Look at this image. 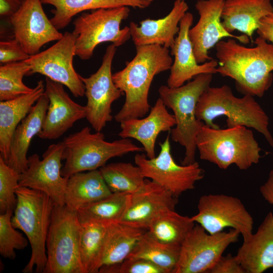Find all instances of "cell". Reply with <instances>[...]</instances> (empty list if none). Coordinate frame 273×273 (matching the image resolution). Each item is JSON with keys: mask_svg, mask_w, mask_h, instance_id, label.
Segmentation results:
<instances>
[{"mask_svg": "<svg viewBox=\"0 0 273 273\" xmlns=\"http://www.w3.org/2000/svg\"><path fill=\"white\" fill-rule=\"evenodd\" d=\"M248 48L230 38L215 46L217 73L233 79L237 89L245 95L262 97L273 81V46L257 37Z\"/></svg>", "mask_w": 273, "mask_h": 273, "instance_id": "6da1fadb", "label": "cell"}, {"mask_svg": "<svg viewBox=\"0 0 273 273\" xmlns=\"http://www.w3.org/2000/svg\"><path fill=\"white\" fill-rule=\"evenodd\" d=\"M136 55L122 70L112 74L113 80L125 101L114 116L116 121L144 117L151 106L148 101L154 77L170 69L172 59L168 49L159 44L136 46Z\"/></svg>", "mask_w": 273, "mask_h": 273, "instance_id": "7a4b0ae2", "label": "cell"}, {"mask_svg": "<svg viewBox=\"0 0 273 273\" xmlns=\"http://www.w3.org/2000/svg\"><path fill=\"white\" fill-rule=\"evenodd\" d=\"M196 116L208 126L217 129L213 122L218 117L225 116L226 126H245L261 133L273 147V137L269 129V118L253 96L245 95L235 97L228 85L209 87L201 96L197 104Z\"/></svg>", "mask_w": 273, "mask_h": 273, "instance_id": "3957f363", "label": "cell"}, {"mask_svg": "<svg viewBox=\"0 0 273 273\" xmlns=\"http://www.w3.org/2000/svg\"><path fill=\"white\" fill-rule=\"evenodd\" d=\"M17 201L12 224L22 231L31 248V256L22 271L43 273L47 262L46 241L54 203L46 193L25 187L15 189Z\"/></svg>", "mask_w": 273, "mask_h": 273, "instance_id": "277c9868", "label": "cell"}, {"mask_svg": "<svg viewBox=\"0 0 273 273\" xmlns=\"http://www.w3.org/2000/svg\"><path fill=\"white\" fill-rule=\"evenodd\" d=\"M196 143L200 158L221 169L235 164L240 170H247L261 157V148L252 131L245 126L215 129L205 124Z\"/></svg>", "mask_w": 273, "mask_h": 273, "instance_id": "5b68a950", "label": "cell"}, {"mask_svg": "<svg viewBox=\"0 0 273 273\" xmlns=\"http://www.w3.org/2000/svg\"><path fill=\"white\" fill-rule=\"evenodd\" d=\"M212 77L213 74L202 73L180 86L162 85L159 88L160 98L174 113L176 124L171 129V139L185 148L181 165L196 161V137L205 125L196 117V106L202 94L210 86Z\"/></svg>", "mask_w": 273, "mask_h": 273, "instance_id": "8992f818", "label": "cell"}, {"mask_svg": "<svg viewBox=\"0 0 273 273\" xmlns=\"http://www.w3.org/2000/svg\"><path fill=\"white\" fill-rule=\"evenodd\" d=\"M62 142V159L65 162L61 174L68 178L78 172L99 169L111 158L144 151L127 138L107 142L103 133H92L88 126L69 134Z\"/></svg>", "mask_w": 273, "mask_h": 273, "instance_id": "52a82bcc", "label": "cell"}, {"mask_svg": "<svg viewBox=\"0 0 273 273\" xmlns=\"http://www.w3.org/2000/svg\"><path fill=\"white\" fill-rule=\"evenodd\" d=\"M81 223L77 211L54 205L46 241L43 273H84L79 255Z\"/></svg>", "mask_w": 273, "mask_h": 273, "instance_id": "ba28073f", "label": "cell"}, {"mask_svg": "<svg viewBox=\"0 0 273 273\" xmlns=\"http://www.w3.org/2000/svg\"><path fill=\"white\" fill-rule=\"evenodd\" d=\"M129 12L128 7L122 6L99 9L78 16L73 23L76 56L88 60L99 44L111 42L118 47L125 43L131 37L130 28L121 29L120 25Z\"/></svg>", "mask_w": 273, "mask_h": 273, "instance_id": "9c48e42d", "label": "cell"}, {"mask_svg": "<svg viewBox=\"0 0 273 273\" xmlns=\"http://www.w3.org/2000/svg\"><path fill=\"white\" fill-rule=\"evenodd\" d=\"M234 229L211 234L195 225L182 243L173 273H208L228 246L239 240Z\"/></svg>", "mask_w": 273, "mask_h": 273, "instance_id": "30bf717a", "label": "cell"}, {"mask_svg": "<svg viewBox=\"0 0 273 273\" xmlns=\"http://www.w3.org/2000/svg\"><path fill=\"white\" fill-rule=\"evenodd\" d=\"M160 151L157 157L148 158L145 154H136L134 162L143 176L157 183L178 198L184 192L193 190L197 181L204 175L203 170L195 161L189 165H178L170 151L169 134L159 143Z\"/></svg>", "mask_w": 273, "mask_h": 273, "instance_id": "8fae6325", "label": "cell"}, {"mask_svg": "<svg viewBox=\"0 0 273 273\" xmlns=\"http://www.w3.org/2000/svg\"><path fill=\"white\" fill-rule=\"evenodd\" d=\"M76 38L73 32L66 31L51 47L30 56L25 60L30 68L28 75L42 74L66 86L75 97L85 95L84 84L73 65Z\"/></svg>", "mask_w": 273, "mask_h": 273, "instance_id": "7c38bea8", "label": "cell"}, {"mask_svg": "<svg viewBox=\"0 0 273 273\" xmlns=\"http://www.w3.org/2000/svg\"><path fill=\"white\" fill-rule=\"evenodd\" d=\"M197 208V214L191 218L209 234L230 228L238 231L243 240L253 234V217L238 198L224 194L204 195L200 198Z\"/></svg>", "mask_w": 273, "mask_h": 273, "instance_id": "4fadbf2b", "label": "cell"}, {"mask_svg": "<svg viewBox=\"0 0 273 273\" xmlns=\"http://www.w3.org/2000/svg\"><path fill=\"white\" fill-rule=\"evenodd\" d=\"M116 52V47L110 44L98 70L88 77L80 75L87 99L85 118L96 131H101L112 121V104L123 94L112 79V64Z\"/></svg>", "mask_w": 273, "mask_h": 273, "instance_id": "5bb4252c", "label": "cell"}, {"mask_svg": "<svg viewBox=\"0 0 273 273\" xmlns=\"http://www.w3.org/2000/svg\"><path fill=\"white\" fill-rule=\"evenodd\" d=\"M63 149L62 141L49 146L42 160L36 154L28 157V168L20 174L19 186L41 191L51 198L55 205H64L68 178L61 174Z\"/></svg>", "mask_w": 273, "mask_h": 273, "instance_id": "9a60e30c", "label": "cell"}, {"mask_svg": "<svg viewBox=\"0 0 273 273\" xmlns=\"http://www.w3.org/2000/svg\"><path fill=\"white\" fill-rule=\"evenodd\" d=\"M42 4L40 0H24L19 10L9 18L14 38L30 56L63 35L48 18Z\"/></svg>", "mask_w": 273, "mask_h": 273, "instance_id": "2e32d148", "label": "cell"}, {"mask_svg": "<svg viewBox=\"0 0 273 273\" xmlns=\"http://www.w3.org/2000/svg\"><path fill=\"white\" fill-rule=\"evenodd\" d=\"M224 2L225 0H198L195 5L199 19L189 29V36L199 64L213 59L209 56L208 51L223 38L236 39L243 44L250 42L247 35L233 34L222 25L221 16Z\"/></svg>", "mask_w": 273, "mask_h": 273, "instance_id": "e0dca14e", "label": "cell"}, {"mask_svg": "<svg viewBox=\"0 0 273 273\" xmlns=\"http://www.w3.org/2000/svg\"><path fill=\"white\" fill-rule=\"evenodd\" d=\"M44 93L49 104L41 129L37 136L44 140L61 136L74 123L86 117L85 106L73 101L63 85L46 77Z\"/></svg>", "mask_w": 273, "mask_h": 273, "instance_id": "ac0fdd59", "label": "cell"}, {"mask_svg": "<svg viewBox=\"0 0 273 273\" xmlns=\"http://www.w3.org/2000/svg\"><path fill=\"white\" fill-rule=\"evenodd\" d=\"M177 197L157 183L146 179L143 187L130 194L119 222L147 230L151 221L161 212L174 210Z\"/></svg>", "mask_w": 273, "mask_h": 273, "instance_id": "d6986e66", "label": "cell"}, {"mask_svg": "<svg viewBox=\"0 0 273 273\" xmlns=\"http://www.w3.org/2000/svg\"><path fill=\"white\" fill-rule=\"evenodd\" d=\"M193 20L192 13L187 12L185 14L179 22V30L174 45L170 49V55L174 57V60L167 82V86L170 87L180 86L200 74L217 73L218 65L217 60L212 59L199 64L196 59L189 36V30Z\"/></svg>", "mask_w": 273, "mask_h": 273, "instance_id": "ffe728a7", "label": "cell"}, {"mask_svg": "<svg viewBox=\"0 0 273 273\" xmlns=\"http://www.w3.org/2000/svg\"><path fill=\"white\" fill-rule=\"evenodd\" d=\"M166 108L159 98L147 117L120 122L121 131L118 135L121 138L137 140L142 145L148 158L155 157V146L159 134L171 130L176 124L174 115L170 114Z\"/></svg>", "mask_w": 273, "mask_h": 273, "instance_id": "44dd1931", "label": "cell"}, {"mask_svg": "<svg viewBox=\"0 0 273 273\" xmlns=\"http://www.w3.org/2000/svg\"><path fill=\"white\" fill-rule=\"evenodd\" d=\"M188 8L185 0H175L171 11L162 18L146 19L140 25L131 22L130 33L135 47L159 44L171 49L179 30L178 24Z\"/></svg>", "mask_w": 273, "mask_h": 273, "instance_id": "7402d4cb", "label": "cell"}, {"mask_svg": "<svg viewBox=\"0 0 273 273\" xmlns=\"http://www.w3.org/2000/svg\"><path fill=\"white\" fill-rule=\"evenodd\" d=\"M246 273H262L273 269V213L269 212L243 243L235 255Z\"/></svg>", "mask_w": 273, "mask_h": 273, "instance_id": "603a6c76", "label": "cell"}, {"mask_svg": "<svg viewBox=\"0 0 273 273\" xmlns=\"http://www.w3.org/2000/svg\"><path fill=\"white\" fill-rule=\"evenodd\" d=\"M49 104V99L44 93L13 133L7 164L20 174L28 168V150L33 138L41 129Z\"/></svg>", "mask_w": 273, "mask_h": 273, "instance_id": "cb8c5ba5", "label": "cell"}, {"mask_svg": "<svg viewBox=\"0 0 273 273\" xmlns=\"http://www.w3.org/2000/svg\"><path fill=\"white\" fill-rule=\"evenodd\" d=\"M273 14L271 0H225L221 23L230 33L237 30L252 40L260 19Z\"/></svg>", "mask_w": 273, "mask_h": 273, "instance_id": "d4e9b609", "label": "cell"}, {"mask_svg": "<svg viewBox=\"0 0 273 273\" xmlns=\"http://www.w3.org/2000/svg\"><path fill=\"white\" fill-rule=\"evenodd\" d=\"M45 87L40 80L30 93L0 102V156L7 163L13 133L32 106L43 94Z\"/></svg>", "mask_w": 273, "mask_h": 273, "instance_id": "484cf974", "label": "cell"}, {"mask_svg": "<svg viewBox=\"0 0 273 273\" xmlns=\"http://www.w3.org/2000/svg\"><path fill=\"white\" fill-rule=\"evenodd\" d=\"M145 230L119 221L108 223L99 271L101 267L119 264L127 258Z\"/></svg>", "mask_w": 273, "mask_h": 273, "instance_id": "4316f807", "label": "cell"}, {"mask_svg": "<svg viewBox=\"0 0 273 273\" xmlns=\"http://www.w3.org/2000/svg\"><path fill=\"white\" fill-rule=\"evenodd\" d=\"M111 191L99 169L71 175L65 194V204L77 211L80 208L110 195Z\"/></svg>", "mask_w": 273, "mask_h": 273, "instance_id": "83f0119b", "label": "cell"}, {"mask_svg": "<svg viewBox=\"0 0 273 273\" xmlns=\"http://www.w3.org/2000/svg\"><path fill=\"white\" fill-rule=\"evenodd\" d=\"M44 4L55 7L52 11L54 16L50 19L54 26L60 30L70 23L77 14L86 10L119 7H132L144 9L149 7L153 0H40Z\"/></svg>", "mask_w": 273, "mask_h": 273, "instance_id": "f1b7e54d", "label": "cell"}, {"mask_svg": "<svg viewBox=\"0 0 273 273\" xmlns=\"http://www.w3.org/2000/svg\"><path fill=\"white\" fill-rule=\"evenodd\" d=\"M191 217L181 215L174 210H167L156 216L150 223L147 232L162 243L181 245L195 226Z\"/></svg>", "mask_w": 273, "mask_h": 273, "instance_id": "f546056e", "label": "cell"}, {"mask_svg": "<svg viewBox=\"0 0 273 273\" xmlns=\"http://www.w3.org/2000/svg\"><path fill=\"white\" fill-rule=\"evenodd\" d=\"M80 223L79 255L82 266L84 273H98L108 223L97 220Z\"/></svg>", "mask_w": 273, "mask_h": 273, "instance_id": "4dcf8cb0", "label": "cell"}, {"mask_svg": "<svg viewBox=\"0 0 273 273\" xmlns=\"http://www.w3.org/2000/svg\"><path fill=\"white\" fill-rule=\"evenodd\" d=\"M180 247L181 245L160 242L146 231L128 257L146 259L163 269L166 273H173L179 260Z\"/></svg>", "mask_w": 273, "mask_h": 273, "instance_id": "1f68e13d", "label": "cell"}, {"mask_svg": "<svg viewBox=\"0 0 273 273\" xmlns=\"http://www.w3.org/2000/svg\"><path fill=\"white\" fill-rule=\"evenodd\" d=\"M99 170L112 193L131 194L140 190L145 183L146 178L140 168L130 163H112Z\"/></svg>", "mask_w": 273, "mask_h": 273, "instance_id": "d6a6232c", "label": "cell"}, {"mask_svg": "<svg viewBox=\"0 0 273 273\" xmlns=\"http://www.w3.org/2000/svg\"><path fill=\"white\" fill-rule=\"evenodd\" d=\"M129 195L125 193H112L106 197L80 208L77 211L80 221H119L126 209Z\"/></svg>", "mask_w": 273, "mask_h": 273, "instance_id": "836d02e7", "label": "cell"}, {"mask_svg": "<svg viewBox=\"0 0 273 273\" xmlns=\"http://www.w3.org/2000/svg\"><path fill=\"white\" fill-rule=\"evenodd\" d=\"M29 65L25 61L3 64L0 66V101L12 100L31 93L34 88L23 82L24 76L28 75Z\"/></svg>", "mask_w": 273, "mask_h": 273, "instance_id": "e575fe53", "label": "cell"}, {"mask_svg": "<svg viewBox=\"0 0 273 273\" xmlns=\"http://www.w3.org/2000/svg\"><path fill=\"white\" fill-rule=\"evenodd\" d=\"M13 211L8 210L0 215V254L5 258H16L15 250H22L28 245V240L12 224Z\"/></svg>", "mask_w": 273, "mask_h": 273, "instance_id": "d590c367", "label": "cell"}, {"mask_svg": "<svg viewBox=\"0 0 273 273\" xmlns=\"http://www.w3.org/2000/svg\"><path fill=\"white\" fill-rule=\"evenodd\" d=\"M20 176L0 156V214L9 210L14 211L17 201L15 189L19 186Z\"/></svg>", "mask_w": 273, "mask_h": 273, "instance_id": "8d00e7d4", "label": "cell"}, {"mask_svg": "<svg viewBox=\"0 0 273 273\" xmlns=\"http://www.w3.org/2000/svg\"><path fill=\"white\" fill-rule=\"evenodd\" d=\"M102 273H166L165 270L152 262L141 258L128 257L121 263L101 267Z\"/></svg>", "mask_w": 273, "mask_h": 273, "instance_id": "74e56055", "label": "cell"}, {"mask_svg": "<svg viewBox=\"0 0 273 273\" xmlns=\"http://www.w3.org/2000/svg\"><path fill=\"white\" fill-rule=\"evenodd\" d=\"M30 56L14 38L0 42V63L2 65L23 61Z\"/></svg>", "mask_w": 273, "mask_h": 273, "instance_id": "f35d334b", "label": "cell"}, {"mask_svg": "<svg viewBox=\"0 0 273 273\" xmlns=\"http://www.w3.org/2000/svg\"><path fill=\"white\" fill-rule=\"evenodd\" d=\"M209 273H246L236 256L228 254L222 255Z\"/></svg>", "mask_w": 273, "mask_h": 273, "instance_id": "ab89813d", "label": "cell"}, {"mask_svg": "<svg viewBox=\"0 0 273 273\" xmlns=\"http://www.w3.org/2000/svg\"><path fill=\"white\" fill-rule=\"evenodd\" d=\"M256 32L258 36L273 46V14L266 15L260 19Z\"/></svg>", "mask_w": 273, "mask_h": 273, "instance_id": "60d3db41", "label": "cell"}, {"mask_svg": "<svg viewBox=\"0 0 273 273\" xmlns=\"http://www.w3.org/2000/svg\"><path fill=\"white\" fill-rule=\"evenodd\" d=\"M24 0H0L1 18H10L22 6Z\"/></svg>", "mask_w": 273, "mask_h": 273, "instance_id": "b9f144b4", "label": "cell"}, {"mask_svg": "<svg viewBox=\"0 0 273 273\" xmlns=\"http://www.w3.org/2000/svg\"><path fill=\"white\" fill-rule=\"evenodd\" d=\"M259 191L263 198L273 205V170L269 172L267 180L261 186Z\"/></svg>", "mask_w": 273, "mask_h": 273, "instance_id": "7bdbcfd3", "label": "cell"}]
</instances>
